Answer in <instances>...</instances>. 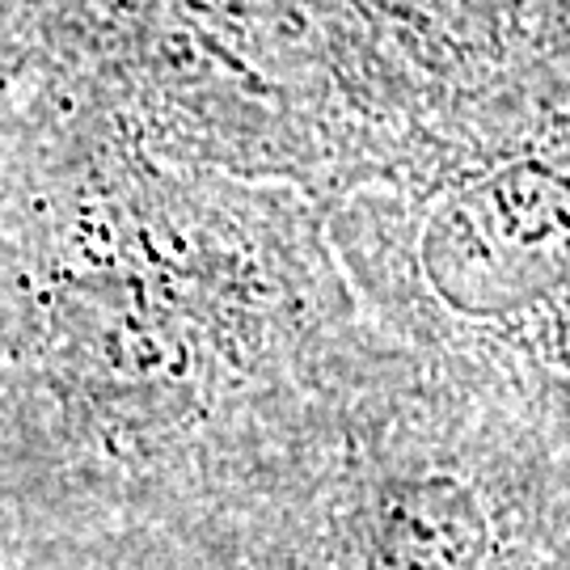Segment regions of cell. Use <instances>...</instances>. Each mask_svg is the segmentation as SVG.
I'll list each match as a JSON object with an SVG mask.
<instances>
[{
    "mask_svg": "<svg viewBox=\"0 0 570 570\" xmlns=\"http://www.w3.org/2000/svg\"><path fill=\"white\" fill-rule=\"evenodd\" d=\"M423 266L469 317L524 313L570 284V169L511 161L431 216Z\"/></svg>",
    "mask_w": 570,
    "mask_h": 570,
    "instance_id": "obj_1",
    "label": "cell"
},
{
    "mask_svg": "<svg viewBox=\"0 0 570 570\" xmlns=\"http://www.w3.org/2000/svg\"><path fill=\"white\" fill-rule=\"evenodd\" d=\"M490 524L478 494L449 473L406 482L381 511L367 570H482Z\"/></svg>",
    "mask_w": 570,
    "mask_h": 570,
    "instance_id": "obj_2",
    "label": "cell"
}]
</instances>
